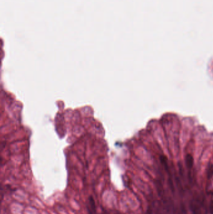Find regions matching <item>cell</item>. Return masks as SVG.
Returning a JSON list of instances; mask_svg holds the SVG:
<instances>
[{"label": "cell", "instance_id": "6da1fadb", "mask_svg": "<svg viewBox=\"0 0 213 214\" xmlns=\"http://www.w3.org/2000/svg\"><path fill=\"white\" fill-rule=\"evenodd\" d=\"M87 209L90 214H96V205L93 198L90 196L88 199Z\"/></svg>", "mask_w": 213, "mask_h": 214}, {"label": "cell", "instance_id": "7a4b0ae2", "mask_svg": "<svg viewBox=\"0 0 213 214\" xmlns=\"http://www.w3.org/2000/svg\"><path fill=\"white\" fill-rule=\"evenodd\" d=\"M191 207L192 212V214H201V209L199 207V206L197 205L196 204H191Z\"/></svg>", "mask_w": 213, "mask_h": 214}]
</instances>
